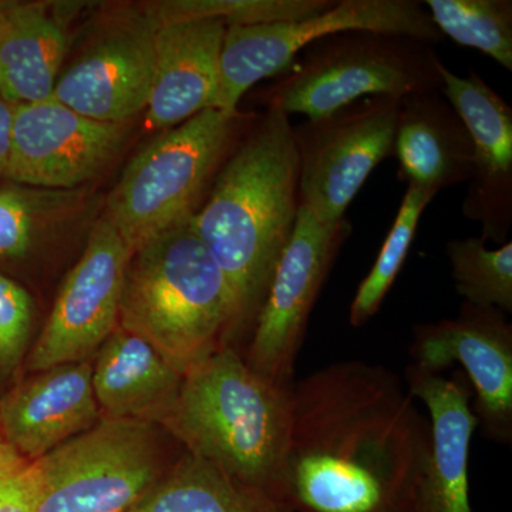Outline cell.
<instances>
[{"instance_id": "1", "label": "cell", "mask_w": 512, "mask_h": 512, "mask_svg": "<svg viewBox=\"0 0 512 512\" xmlns=\"http://www.w3.org/2000/svg\"><path fill=\"white\" fill-rule=\"evenodd\" d=\"M430 440L394 370L330 363L289 390L286 500L296 512H410Z\"/></svg>"}, {"instance_id": "2", "label": "cell", "mask_w": 512, "mask_h": 512, "mask_svg": "<svg viewBox=\"0 0 512 512\" xmlns=\"http://www.w3.org/2000/svg\"><path fill=\"white\" fill-rule=\"evenodd\" d=\"M298 151L291 120L266 110L215 178L192 225L234 299L232 336L264 305L299 210Z\"/></svg>"}, {"instance_id": "3", "label": "cell", "mask_w": 512, "mask_h": 512, "mask_svg": "<svg viewBox=\"0 0 512 512\" xmlns=\"http://www.w3.org/2000/svg\"><path fill=\"white\" fill-rule=\"evenodd\" d=\"M289 390L255 373L234 346H224L185 373L163 426L232 480L291 507L285 490Z\"/></svg>"}, {"instance_id": "4", "label": "cell", "mask_w": 512, "mask_h": 512, "mask_svg": "<svg viewBox=\"0 0 512 512\" xmlns=\"http://www.w3.org/2000/svg\"><path fill=\"white\" fill-rule=\"evenodd\" d=\"M192 217L131 254L119 322L183 375L229 346L234 326L231 289Z\"/></svg>"}, {"instance_id": "5", "label": "cell", "mask_w": 512, "mask_h": 512, "mask_svg": "<svg viewBox=\"0 0 512 512\" xmlns=\"http://www.w3.org/2000/svg\"><path fill=\"white\" fill-rule=\"evenodd\" d=\"M241 114L202 111L158 134L124 168L106 201L104 217L131 254L191 218L241 143Z\"/></svg>"}, {"instance_id": "6", "label": "cell", "mask_w": 512, "mask_h": 512, "mask_svg": "<svg viewBox=\"0 0 512 512\" xmlns=\"http://www.w3.org/2000/svg\"><path fill=\"white\" fill-rule=\"evenodd\" d=\"M303 52L262 92L266 110L316 120L366 97L406 99L441 92L443 86L433 46L410 37L343 32L316 40Z\"/></svg>"}, {"instance_id": "7", "label": "cell", "mask_w": 512, "mask_h": 512, "mask_svg": "<svg viewBox=\"0 0 512 512\" xmlns=\"http://www.w3.org/2000/svg\"><path fill=\"white\" fill-rule=\"evenodd\" d=\"M343 32L404 36L430 46L444 39L426 6L414 0H342L305 18L228 26L215 109L238 113L239 103L252 87L284 73L316 40Z\"/></svg>"}, {"instance_id": "8", "label": "cell", "mask_w": 512, "mask_h": 512, "mask_svg": "<svg viewBox=\"0 0 512 512\" xmlns=\"http://www.w3.org/2000/svg\"><path fill=\"white\" fill-rule=\"evenodd\" d=\"M156 426L101 419L35 461L32 512H136L163 476Z\"/></svg>"}, {"instance_id": "9", "label": "cell", "mask_w": 512, "mask_h": 512, "mask_svg": "<svg viewBox=\"0 0 512 512\" xmlns=\"http://www.w3.org/2000/svg\"><path fill=\"white\" fill-rule=\"evenodd\" d=\"M402 100L366 97L293 128L299 205L323 222L345 220L367 178L393 154Z\"/></svg>"}, {"instance_id": "10", "label": "cell", "mask_w": 512, "mask_h": 512, "mask_svg": "<svg viewBox=\"0 0 512 512\" xmlns=\"http://www.w3.org/2000/svg\"><path fill=\"white\" fill-rule=\"evenodd\" d=\"M350 235L346 220L323 222L299 205L295 228L256 316L247 365L268 382L291 387L320 289Z\"/></svg>"}, {"instance_id": "11", "label": "cell", "mask_w": 512, "mask_h": 512, "mask_svg": "<svg viewBox=\"0 0 512 512\" xmlns=\"http://www.w3.org/2000/svg\"><path fill=\"white\" fill-rule=\"evenodd\" d=\"M131 251L104 215L93 224L79 261L64 279L55 305L25 360L37 373L89 362L120 322Z\"/></svg>"}, {"instance_id": "12", "label": "cell", "mask_w": 512, "mask_h": 512, "mask_svg": "<svg viewBox=\"0 0 512 512\" xmlns=\"http://www.w3.org/2000/svg\"><path fill=\"white\" fill-rule=\"evenodd\" d=\"M157 28L143 3L107 16L60 72L53 99L90 119L128 123L150 99Z\"/></svg>"}, {"instance_id": "13", "label": "cell", "mask_w": 512, "mask_h": 512, "mask_svg": "<svg viewBox=\"0 0 512 512\" xmlns=\"http://www.w3.org/2000/svg\"><path fill=\"white\" fill-rule=\"evenodd\" d=\"M412 365L439 373L460 363L488 440L512 443V326L503 312L464 302L453 319L413 328Z\"/></svg>"}, {"instance_id": "14", "label": "cell", "mask_w": 512, "mask_h": 512, "mask_svg": "<svg viewBox=\"0 0 512 512\" xmlns=\"http://www.w3.org/2000/svg\"><path fill=\"white\" fill-rule=\"evenodd\" d=\"M128 123H107L77 113L50 97L16 106L6 180L79 190L119 156Z\"/></svg>"}, {"instance_id": "15", "label": "cell", "mask_w": 512, "mask_h": 512, "mask_svg": "<svg viewBox=\"0 0 512 512\" xmlns=\"http://www.w3.org/2000/svg\"><path fill=\"white\" fill-rule=\"evenodd\" d=\"M441 94L463 120L474 147L463 212L485 242L505 244L512 222V109L474 70L458 76L440 64Z\"/></svg>"}, {"instance_id": "16", "label": "cell", "mask_w": 512, "mask_h": 512, "mask_svg": "<svg viewBox=\"0 0 512 512\" xmlns=\"http://www.w3.org/2000/svg\"><path fill=\"white\" fill-rule=\"evenodd\" d=\"M404 376L410 394L426 406L431 439L410 512H473L468 460L478 420L466 376L450 379L414 365Z\"/></svg>"}, {"instance_id": "17", "label": "cell", "mask_w": 512, "mask_h": 512, "mask_svg": "<svg viewBox=\"0 0 512 512\" xmlns=\"http://www.w3.org/2000/svg\"><path fill=\"white\" fill-rule=\"evenodd\" d=\"M101 419L90 362L33 373L0 397L3 440L30 461L92 430Z\"/></svg>"}, {"instance_id": "18", "label": "cell", "mask_w": 512, "mask_h": 512, "mask_svg": "<svg viewBox=\"0 0 512 512\" xmlns=\"http://www.w3.org/2000/svg\"><path fill=\"white\" fill-rule=\"evenodd\" d=\"M225 30L218 19L158 25L153 86L144 110L148 128L168 130L215 109Z\"/></svg>"}, {"instance_id": "19", "label": "cell", "mask_w": 512, "mask_h": 512, "mask_svg": "<svg viewBox=\"0 0 512 512\" xmlns=\"http://www.w3.org/2000/svg\"><path fill=\"white\" fill-rule=\"evenodd\" d=\"M183 377L150 343L120 325L92 363L94 396L103 419L163 426L177 403Z\"/></svg>"}, {"instance_id": "20", "label": "cell", "mask_w": 512, "mask_h": 512, "mask_svg": "<svg viewBox=\"0 0 512 512\" xmlns=\"http://www.w3.org/2000/svg\"><path fill=\"white\" fill-rule=\"evenodd\" d=\"M393 153L409 185L437 192L468 181L474 147L463 120L439 92L402 100Z\"/></svg>"}, {"instance_id": "21", "label": "cell", "mask_w": 512, "mask_h": 512, "mask_svg": "<svg viewBox=\"0 0 512 512\" xmlns=\"http://www.w3.org/2000/svg\"><path fill=\"white\" fill-rule=\"evenodd\" d=\"M73 3L13 2L0 28V94L10 103L50 99L69 53Z\"/></svg>"}, {"instance_id": "22", "label": "cell", "mask_w": 512, "mask_h": 512, "mask_svg": "<svg viewBox=\"0 0 512 512\" xmlns=\"http://www.w3.org/2000/svg\"><path fill=\"white\" fill-rule=\"evenodd\" d=\"M136 512H296L244 487L210 461L185 450L158 478Z\"/></svg>"}, {"instance_id": "23", "label": "cell", "mask_w": 512, "mask_h": 512, "mask_svg": "<svg viewBox=\"0 0 512 512\" xmlns=\"http://www.w3.org/2000/svg\"><path fill=\"white\" fill-rule=\"evenodd\" d=\"M84 192L47 190L32 185H0V261H20L32 254L83 211Z\"/></svg>"}, {"instance_id": "24", "label": "cell", "mask_w": 512, "mask_h": 512, "mask_svg": "<svg viewBox=\"0 0 512 512\" xmlns=\"http://www.w3.org/2000/svg\"><path fill=\"white\" fill-rule=\"evenodd\" d=\"M423 5L441 35L478 50L511 72V0H427Z\"/></svg>"}, {"instance_id": "25", "label": "cell", "mask_w": 512, "mask_h": 512, "mask_svg": "<svg viewBox=\"0 0 512 512\" xmlns=\"http://www.w3.org/2000/svg\"><path fill=\"white\" fill-rule=\"evenodd\" d=\"M436 194L423 190L416 185H409L404 194L402 205L397 212L389 234L384 239L382 249L373 268L357 288L355 298L350 305L349 322L353 328H362L379 312L394 281L402 271L421 215Z\"/></svg>"}, {"instance_id": "26", "label": "cell", "mask_w": 512, "mask_h": 512, "mask_svg": "<svg viewBox=\"0 0 512 512\" xmlns=\"http://www.w3.org/2000/svg\"><path fill=\"white\" fill-rule=\"evenodd\" d=\"M451 276L464 302L512 312V244L490 249L481 237L454 239L446 247Z\"/></svg>"}, {"instance_id": "27", "label": "cell", "mask_w": 512, "mask_h": 512, "mask_svg": "<svg viewBox=\"0 0 512 512\" xmlns=\"http://www.w3.org/2000/svg\"><path fill=\"white\" fill-rule=\"evenodd\" d=\"M329 0H163L143 3L158 25L192 19H218L228 26L282 22L315 15Z\"/></svg>"}, {"instance_id": "28", "label": "cell", "mask_w": 512, "mask_h": 512, "mask_svg": "<svg viewBox=\"0 0 512 512\" xmlns=\"http://www.w3.org/2000/svg\"><path fill=\"white\" fill-rule=\"evenodd\" d=\"M35 318L30 293L9 276L0 274V390L25 363Z\"/></svg>"}, {"instance_id": "29", "label": "cell", "mask_w": 512, "mask_h": 512, "mask_svg": "<svg viewBox=\"0 0 512 512\" xmlns=\"http://www.w3.org/2000/svg\"><path fill=\"white\" fill-rule=\"evenodd\" d=\"M37 487L35 461L3 443L0 446V512H32Z\"/></svg>"}, {"instance_id": "30", "label": "cell", "mask_w": 512, "mask_h": 512, "mask_svg": "<svg viewBox=\"0 0 512 512\" xmlns=\"http://www.w3.org/2000/svg\"><path fill=\"white\" fill-rule=\"evenodd\" d=\"M15 110V104L10 103L0 94V178H6L8 173Z\"/></svg>"}, {"instance_id": "31", "label": "cell", "mask_w": 512, "mask_h": 512, "mask_svg": "<svg viewBox=\"0 0 512 512\" xmlns=\"http://www.w3.org/2000/svg\"><path fill=\"white\" fill-rule=\"evenodd\" d=\"M13 2H6V0H0V28H2L3 22H5L6 16H8L10 8H12Z\"/></svg>"}, {"instance_id": "32", "label": "cell", "mask_w": 512, "mask_h": 512, "mask_svg": "<svg viewBox=\"0 0 512 512\" xmlns=\"http://www.w3.org/2000/svg\"><path fill=\"white\" fill-rule=\"evenodd\" d=\"M3 443H5V440H3L2 430H0V446H2Z\"/></svg>"}]
</instances>
